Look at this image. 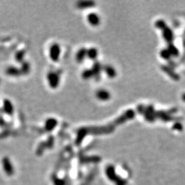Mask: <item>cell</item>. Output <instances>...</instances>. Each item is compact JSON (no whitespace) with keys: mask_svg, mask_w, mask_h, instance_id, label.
Returning <instances> with one entry per match:
<instances>
[{"mask_svg":"<svg viewBox=\"0 0 185 185\" xmlns=\"http://www.w3.org/2000/svg\"><path fill=\"white\" fill-rule=\"evenodd\" d=\"M3 166H4V169L5 170V173H7L8 176H11L14 173V170H13V167L11 165L10 162L9 161V160L8 158H5L3 160Z\"/></svg>","mask_w":185,"mask_h":185,"instance_id":"5b68a950","label":"cell"},{"mask_svg":"<svg viewBox=\"0 0 185 185\" xmlns=\"http://www.w3.org/2000/svg\"><path fill=\"white\" fill-rule=\"evenodd\" d=\"M168 50H169V53L171 54V55L172 56H178L179 54V51L178 48H176V47L175 45H173V44L170 43L169 46H168V48H167Z\"/></svg>","mask_w":185,"mask_h":185,"instance_id":"8fae6325","label":"cell"},{"mask_svg":"<svg viewBox=\"0 0 185 185\" xmlns=\"http://www.w3.org/2000/svg\"><path fill=\"white\" fill-rule=\"evenodd\" d=\"M162 69H163L165 72L168 74V75L170 76V77H172V78H173L174 80L178 79V74H176L175 72H173V71L172 69H170L168 67H166V66H164V67H162Z\"/></svg>","mask_w":185,"mask_h":185,"instance_id":"30bf717a","label":"cell"},{"mask_svg":"<svg viewBox=\"0 0 185 185\" xmlns=\"http://www.w3.org/2000/svg\"><path fill=\"white\" fill-rule=\"evenodd\" d=\"M101 69V67L99 63L98 62H95L93 65V67L92 69V71L93 73V76H98L99 75L100 73V71Z\"/></svg>","mask_w":185,"mask_h":185,"instance_id":"7c38bea8","label":"cell"},{"mask_svg":"<svg viewBox=\"0 0 185 185\" xmlns=\"http://www.w3.org/2000/svg\"><path fill=\"white\" fill-rule=\"evenodd\" d=\"M156 26L157 28H159L161 30H164L165 27H167L166 23H165V21H164L163 20H158L156 22Z\"/></svg>","mask_w":185,"mask_h":185,"instance_id":"5bb4252c","label":"cell"},{"mask_svg":"<svg viewBox=\"0 0 185 185\" xmlns=\"http://www.w3.org/2000/svg\"><path fill=\"white\" fill-rule=\"evenodd\" d=\"M86 56H87V49L84 48H82L78 52V54H77L76 59L78 62H81L83 61L84 58Z\"/></svg>","mask_w":185,"mask_h":185,"instance_id":"ba28073f","label":"cell"},{"mask_svg":"<svg viewBox=\"0 0 185 185\" xmlns=\"http://www.w3.org/2000/svg\"><path fill=\"white\" fill-rule=\"evenodd\" d=\"M98 50H97V49L94 48H91L87 50V56L89 57L90 59H95L96 58L98 57Z\"/></svg>","mask_w":185,"mask_h":185,"instance_id":"52a82bcc","label":"cell"},{"mask_svg":"<svg viewBox=\"0 0 185 185\" xmlns=\"http://www.w3.org/2000/svg\"><path fill=\"white\" fill-rule=\"evenodd\" d=\"M162 36H163L165 40L167 41L168 43L172 42L173 38H174L173 31L167 26L164 30H162Z\"/></svg>","mask_w":185,"mask_h":185,"instance_id":"277c9868","label":"cell"},{"mask_svg":"<svg viewBox=\"0 0 185 185\" xmlns=\"http://www.w3.org/2000/svg\"><path fill=\"white\" fill-rule=\"evenodd\" d=\"M104 70L105 73H106V75L110 78H113L117 76V71L115 69L114 67H112V66L110 65H106L104 67Z\"/></svg>","mask_w":185,"mask_h":185,"instance_id":"8992f818","label":"cell"},{"mask_svg":"<svg viewBox=\"0 0 185 185\" xmlns=\"http://www.w3.org/2000/svg\"><path fill=\"white\" fill-rule=\"evenodd\" d=\"M173 126H174V128H175L176 130H177V129H178V130H181L182 128H183V125H182L181 123H176L175 125Z\"/></svg>","mask_w":185,"mask_h":185,"instance_id":"2e32d148","label":"cell"},{"mask_svg":"<svg viewBox=\"0 0 185 185\" xmlns=\"http://www.w3.org/2000/svg\"><path fill=\"white\" fill-rule=\"evenodd\" d=\"M182 98H183V100L185 102V93H184L183 95H182Z\"/></svg>","mask_w":185,"mask_h":185,"instance_id":"e0dca14e","label":"cell"},{"mask_svg":"<svg viewBox=\"0 0 185 185\" xmlns=\"http://www.w3.org/2000/svg\"><path fill=\"white\" fill-rule=\"evenodd\" d=\"M82 76L84 79H89L92 78V77H93L92 70H85L82 73Z\"/></svg>","mask_w":185,"mask_h":185,"instance_id":"9a60e30c","label":"cell"},{"mask_svg":"<svg viewBox=\"0 0 185 185\" xmlns=\"http://www.w3.org/2000/svg\"><path fill=\"white\" fill-rule=\"evenodd\" d=\"M88 22L93 26H97L100 23V18L96 13L91 12L87 16Z\"/></svg>","mask_w":185,"mask_h":185,"instance_id":"3957f363","label":"cell"},{"mask_svg":"<svg viewBox=\"0 0 185 185\" xmlns=\"http://www.w3.org/2000/svg\"><path fill=\"white\" fill-rule=\"evenodd\" d=\"M161 56L162 58V59L168 60L171 56H172V55H171L169 50H168L167 49H164L161 52Z\"/></svg>","mask_w":185,"mask_h":185,"instance_id":"4fadbf2b","label":"cell"},{"mask_svg":"<svg viewBox=\"0 0 185 185\" xmlns=\"http://www.w3.org/2000/svg\"><path fill=\"white\" fill-rule=\"evenodd\" d=\"M96 97L101 101H107L110 98V93L106 89H99L96 92Z\"/></svg>","mask_w":185,"mask_h":185,"instance_id":"7a4b0ae2","label":"cell"},{"mask_svg":"<svg viewBox=\"0 0 185 185\" xmlns=\"http://www.w3.org/2000/svg\"><path fill=\"white\" fill-rule=\"evenodd\" d=\"M134 116H135V112H134V110H128V111L124 112L122 115L119 117L117 119L114 121V123H112V126H115L116 125H119V124L123 123L124 122H126V121L133 119L134 117Z\"/></svg>","mask_w":185,"mask_h":185,"instance_id":"6da1fadb","label":"cell"},{"mask_svg":"<svg viewBox=\"0 0 185 185\" xmlns=\"http://www.w3.org/2000/svg\"><path fill=\"white\" fill-rule=\"evenodd\" d=\"M95 6V2L93 1H82L78 3V7L80 8H87Z\"/></svg>","mask_w":185,"mask_h":185,"instance_id":"9c48e42d","label":"cell"}]
</instances>
